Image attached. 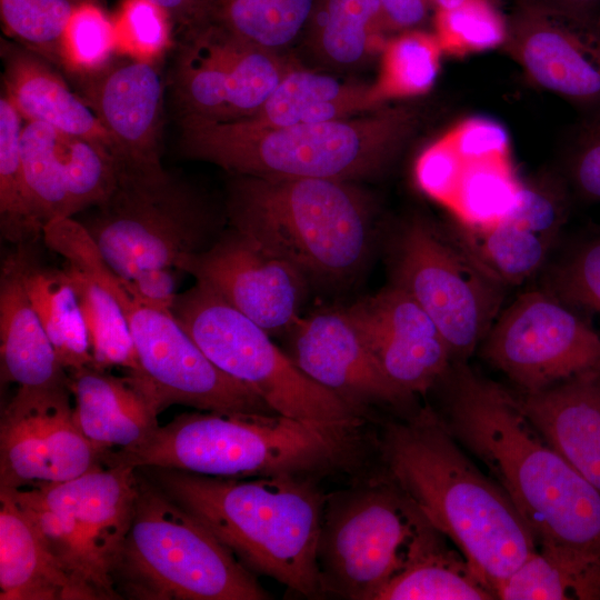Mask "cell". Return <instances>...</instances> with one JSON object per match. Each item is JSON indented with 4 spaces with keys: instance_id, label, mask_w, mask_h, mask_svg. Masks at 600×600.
Instances as JSON below:
<instances>
[{
    "instance_id": "cell-2",
    "label": "cell",
    "mask_w": 600,
    "mask_h": 600,
    "mask_svg": "<svg viewBox=\"0 0 600 600\" xmlns=\"http://www.w3.org/2000/svg\"><path fill=\"white\" fill-rule=\"evenodd\" d=\"M382 454L397 486L494 596L537 551L532 531L506 492L468 459L432 409L389 424Z\"/></svg>"
},
{
    "instance_id": "cell-16",
    "label": "cell",
    "mask_w": 600,
    "mask_h": 600,
    "mask_svg": "<svg viewBox=\"0 0 600 600\" xmlns=\"http://www.w3.org/2000/svg\"><path fill=\"white\" fill-rule=\"evenodd\" d=\"M70 396L17 390L0 419V489L63 482L107 463L111 450L83 434Z\"/></svg>"
},
{
    "instance_id": "cell-23",
    "label": "cell",
    "mask_w": 600,
    "mask_h": 600,
    "mask_svg": "<svg viewBox=\"0 0 600 600\" xmlns=\"http://www.w3.org/2000/svg\"><path fill=\"white\" fill-rule=\"evenodd\" d=\"M74 417L83 434L109 450H130L147 442L159 428L162 411L143 377H119L94 366L68 371Z\"/></svg>"
},
{
    "instance_id": "cell-30",
    "label": "cell",
    "mask_w": 600,
    "mask_h": 600,
    "mask_svg": "<svg viewBox=\"0 0 600 600\" xmlns=\"http://www.w3.org/2000/svg\"><path fill=\"white\" fill-rule=\"evenodd\" d=\"M439 531L428 522L417 537L404 566L388 581L376 600H487L496 599L469 569L443 549Z\"/></svg>"
},
{
    "instance_id": "cell-45",
    "label": "cell",
    "mask_w": 600,
    "mask_h": 600,
    "mask_svg": "<svg viewBox=\"0 0 600 600\" xmlns=\"http://www.w3.org/2000/svg\"><path fill=\"white\" fill-rule=\"evenodd\" d=\"M570 173L583 197L600 201V108L580 128L571 154Z\"/></svg>"
},
{
    "instance_id": "cell-44",
    "label": "cell",
    "mask_w": 600,
    "mask_h": 600,
    "mask_svg": "<svg viewBox=\"0 0 600 600\" xmlns=\"http://www.w3.org/2000/svg\"><path fill=\"white\" fill-rule=\"evenodd\" d=\"M444 133L462 159L510 154L509 136L494 120L470 118Z\"/></svg>"
},
{
    "instance_id": "cell-38",
    "label": "cell",
    "mask_w": 600,
    "mask_h": 600,
    "mask_svg": "<svg viewBox=\"0 0 600 600\" xmlns=\"http://www.w3.org/2000/svg\"><path fill=\"white\" fill-rule=\"evenodd\" d=\"M600 599V578L543 550L532 552L496 589L503 600Z\"/></svg>"
},
{
    "instance_id": "cell-27",
    "label": "cell",
    "mask_w": 600,
    "mask_h": 600,
    "mask_svg": "<svg viewBox=\"0 0 600 600\" xmlns=\"http://www.w3.org/2000/svg\"><path fill=\"white\" fill-rule=\"evenodd\" d=\"M383 106L372 83L340 79L298 62L253 114L234 122L251 128L292 127L357 117Z\"/></svg>"
},
{
    "instance_id": "cell-19",
    "label": "cell",
    "mask_w": 600,
    "mask_h": 600,
    "mask_svg": "<svg viewBox=\"0 0 600 600\" xmlns=\"http://www.w3.org/2000/svg\"><path fill=\"white\" fill-rule=\"evenodd\" d=\"M77 79L81 98L112 138L119 171L164 172L161 162L163 83L157 62L123 56Z\"/></svg>"
},
{
    "instance_id": "cell-39",
    "label": "cell",
    "mask_w": 600,
    "mask_h": 600,
    "mask_svg": "<svg viewBox=\"0 0 600 600\" xmlns=\"http://www.w3.org/2000/svg\"><path fill=\"white\" fill-rule=\"evenodd\" d=\"M78 4L72 0H0L3 31L26 49L61 67L64 33Z\"/></svg>"
},
{
    "instance_id": "cell-35",
    "label": "cell",
    "mask_w": 600,
    "mask_h": 600,
    "mask_svg": "<svg viewBox=\"0 0 600 600\" xmlns=\"http://www.w3.org/2000/svg\"><path fill=\"white\" fill-rule=\"evenodd\" d=\"M64 136L48 124L24 120L22 171L30 214L41 236L50 221L71 218L62 154Z\"/></svg>"
},
{
    "instance_id": "cell-47",
    "label": "cell",
    "mask_w": 600,
    "mask_h": 600,
    "mask_svg": "<svg viewBox=\"0 0 600 600\" xmlns=\"http://www.w3.org/2000/svg\"><path fill=\"white\" fill-rule=\"evenodd\" d=\"M391 34L419 29L434 11L432 0H379Z\"/></svg>"
},
{
    "instance_id": "cell-50",
    "label": "cell",
    "mask_w": 600,
    "mask_h": 600,
    "mask_svg": "<svg viewBox=\"0 0 600 600\" xmlns=\"http://www.w3.org/2000/svg\"><path fill=\"white\" fill-rule=\"evenodd\" d=\"M436 9L451 10L460 7L469 0H432Z\"/></svg>"
},
{
    "instance_id": "cell-40",
    "label": "cell",
    "mask_w": 600,
    "mask_h": 600,
    "mask_svg": "<svg viewBox=\"0 0 600 600\" xmlns=\"http://www.w3.org/2000/svg\"><path fill=\"white\" fill-rule=\"evenodd\" d=\"M434 36L443 53L463 57L503 46L508 22L491 0H469L451 10L434 9Z\"/></svg>"
},
{
    "instance_id": "cell-7",
    "label": "cell",
    "mask_w": 600,
    "mask_h": 600,
    "mask_svg": "<svg viewBox=\"0 0 600 600\" xmlns=\"http://www.w3.org/2000/svg\"><path fill=\"white\" fill-rule=\"evenodd\" d=\"M137 471L131 526L112 572L120 599L270 598L254 573L206 526Z\"/></svg>"
},
{
    "instance_id": "cell-48",
    "label": "cell",
    "mask_w": 600,
    "mask_h": 600,
    "mask_svg": "<svg viewBox=\"0 0 600 600\" xmlns=\"http://www.w3.org/2000/svg\"><path fill=\"white\" fill-rule=\"evenodd\" d=\"M580 20L600 26V0H532Z\"/></svg>"
},
{
    "instance_id": "cell-49",
    "label": "cell",
    "mask_w": 600,
    "mask_h": 600,
    "mask_svg": "<svg viewBox=\"0 0 600 600\" xmlns=\"http://www.w3.org/2000/svg\"><path fill=\"white\" fill-rule=\"evenodd\" d=\"M160 7L170 18L172 24L183 31L193 21L201 0H149Z\"/></svg>"
},
{
    "instance_id": "cell-32",
    "label": "cell",
    "mask_w": 600,
    "mask_h": 600,
    "mask_svg": "<svg viewBox=\"0 0 600 600\" xmlns=\"http://www.w3.org/2000/svg\"><path fill=\"white\" fill-rule=\"evenodd\" d=\"M316 0H201L191 22L214 27L262 49L289 54L299 44ZM188 27V28H189Z\"/></svg>"
},
{
    "instance_id": "cell-42",
    "label": "cell",
    "mask_w": 600,
    "mask_h": 600,
    "mask_svg": "<svg viewBox=\"0 0 600 600\" xmlns=\"http://www.w3.org/2000/svg\"><path fill=\"white\" fill-rule=\"evenodd\" d=\"M113 21L121 56L158 62L172 44L169 16L149 0H122Z\"/></svg>"
},
{
    "instance_id": "cell-10",
    "label": "cell",
    "mask_w": 600,
    "mask_h": 600,
    "mask_svg": "<svg viewBox=\"0 0 600 600\" xmlns=\"http://www.w3.org/2000/svg\"><path fill=\"white\" fill-rule=\"evenodd\" d=\"M86 211L77 220L109 268L128 281L144 270L177 269L222 233L221 217L209 200L167 171H119L112 193Z\"/></svg>"
},
{
    "instance_id": "cell-28",
    "label": "cell",
    "mask_w": 600,
    "mask_h": 600,
    "mask_svg": "<svg viewBox=\"0 0 600 600\" xmlns=\"http://www.w3.org/2000/svg\"><path fill=\"white\" fill-rule=\"evenodd\" d=\"M0 600H83L38 529L0 490Z\"/></svg>"
},
{
    "instance_id": "cell-26",
    "label": "cell",
    "mask_w": 600,
    "mask_h": 600,
    "mask_svg": "<svg viewBox=\"0 0 600 600\" xmlns=\"http://www.w3.org/2000/svg\"><path fill=\"white\" fill-rule=\"evenodd\" d=\"M517 402L539 434L600 490V376L523 392Z\"/></svg>"
},
{
    "instance_id": "cell-33",
    "label": "cell",
    "mask_w": 600,
    "mask_h": 600,
    "mask_svg": "<svg viewBox=\"0 0 600 600\" xmlns=\"http://www.w3.org/2000/svg\"><path fill=\"white\" fill-rule=\"evenodd\" d=\"M87 322L93 366L143 377L127 321L111 291L80 263L63 259ZM144 378V377H143Z\"/></svg>"
},
{
    "instance_id": "cell-12",
    "label": "cell",
    "mask_w": 600,
    "mask_h": 600,
    "mask_svg": "<svg viewBox=\"0 0 600 600\" xmlns=\"http://www.w3.org/2000/svg\"><path fill=\"white\" fill-rule=\"evenodd\" d=\"M392 283L431 318L452 362L466 361L500 313L504 287L463 244L429 220L404 221L390 248Z\"/></svg>"
},
{
    "instance_id": "cell-9",
    "label": "cell",
    "mask_w": 600,
    "mask_h": 600,
    "mask_svg": "<svg viewBox=\"0 0 600 600\" xmlns=\"http://www.w3.org/2000/svg\"><path fill=\"white\" fill-rule=\"evenodd\" d=\"M137 468L102 464L68 481L6 490L83 600L120 599L112 572L131 526Z\"/></svg>"
},
{
    "instance_id": "cell-13",
    "label": "cell",
    "mask_w": 600,
    "mask_h": 600,
    "mask_svg": "<svg viewBox=\"0 0 600 600\" xmlns=\"http://www.w3.org/2000/svg\"><path fill=\"white\" fill-rule=\"evenodd\" d=\"M396 489L377 484L326 500L318 548L322 591L376 600L404 566L428 520Z\"/></svg>"
},
{
    "instance_id": "cell-25",
    "label": "cell",
    "mask_w": 600,
    "mask_h": 600,
    "mask_svg": "<svg viewBox=\"0 0 600 600\" xmlns=\"http://www.w3.org/2000/svg\"><path fill=\"white\" fill-rule=\"evenodd\" d=\"M24 246H16L0 271L1 379L23 390L69 388V376L29 299L22 279Z\"/></svg>"
},
{
    "instance_id": "cell-4",
    "label": "cell",
    "mask_w": 600,
    "mask_h": 600,
    "mask_svg": "<svg viewBox=\"0 0 600 600\" xmlns=\"http://www.w3.org/2000/svg\"><path fill=\"white\" fill-rule=\"evenodd\" d=\"M410 107L386 104L357 117L282 128L181 118L186 157L232 174L356 182L383 172L417 128Z\"/></svg>"
},
{
    "instance_id": "cell-41",
    "label": "cell",
    "mask_w": 600,
    "mask_h": 600,
    "mask_svg": "<svg viewBox=\"0 0 600 600\" xmlns=\"http://www.w3.org/2000/svg\"><path fill=\"white\" fill-rule=\"evenodd\" d=\"M117 53L113 19L97 1L79 3L64 33L61 67L74 77L87 76L104 68Z\"/></svg>"
},
{
    "instance_id": "cell-15",
    "label": "cell",
    "mask_w": 600,
    "mask_h": 600,
    "mask_svg": "<svg viewBox=\"0 0 600 600\" xmlns=\"http://www.w3.org/2000/svg\"><path fill=\"white\" fill-rule=\"evenodd\" d=\"M299 61L214 27L184 30L173 73L182 117L237 121L253 114Z\"/></svg>"
},
{
    "instance_id": "cell-8",
    "label": "cell",
    "mask_w": 600,
    "mask_h": 600,
    "mask_svg": "<svg viewBox=\"0 0 600 600\" xmlns=\"http://www.w3.org/2000/svg\"><path fill=\"white\" fill-rule=\"evenodd\" d=\"M42 239L62 259L88 269L114 296L127 321L141 372L153 388L162 410L171 404H183L200 411L274 413L249 387L217 368L171 310L147 303L126 279L113 272L79 220L50 221Z\"/></svg>"
},
{
    "instance_id": "cell-6",
    "label": "cell",
    "mask_w": 600,
    "mask_h": 600,
    "mask_svg": "<svg viewBox=\"0 0 600 600\" xmlns=\"http://www.w3.org/2000/svg\"><path fill=\"white\" fill-rule=\"evenodd\" d=\"M353 431L279 413L186 412L142 446L111 450L108 464L161 467L227 478L307 477L343 461Z\"/></svg>"
},
{
    "instance_id": "cell-34",
    "label": "cell",
    "mask_w": 600,
    "mask_h": 600,
    "mask_svg": "<svg viewBox=\"0 0 600 600\" xmlns=\"http://www.w3.org/2000/svg\"><path fill=\"white\" fill-rule=\"evenodd\" d=\"M522 186L510 154L462 159L447 209L458 226L486 227L502 219L514 208Z\"/></svg>"
},
{
    "instance_id": "cell-14",
    "label": "cell",
    "mask_w": 600,
    "mask_h": 600,
    "mask_svg": "<svg viewBox=\"0 0 600 600\" xmlns=\"http://www.w3.org/2000/svg\"><path fill=\"white\" fill-rule=\"evenodd\" d=\"M482 356L523 392L600 376V337L548 291L524 292L500 311Z\"/></svg>"
},
{
    "instance_id": "cell-51",
    "label": "cell",
    "mask_w": 600,
    "mask_h": 600,
    "mask_svg": "<svg viewBox=\"0 0 600 600\" xmlns=\"http://www.w3.org/2000/svg\"><path fill=\"white\" fill-rule=\"evenodd\" d=\"M72 1H74L77 3H81V2H84V1H97V0H72Z\"/></svg>"
},
{
    "instance_id": "cell-11",
    "label": "cell",
    "mask_w": 600,
    "mask_h": 600,
    "mask_svg": "<svg viewBox=\"0 0 600 600\" xmlns=\"http://www.w3.org/2000/svg\"><path fill=\"white\" fill-rule=\"evenodd\" d=\"M171 312L217 368L277 413L331 429L360 424L362 410L310 379L271 334L204 284L179 292Z\"/></svg>"
},
{
    "instance_id": "cell-36",
    "label": "cell",
    "mask_w": 600,
    "mask_h": 600,
    "mask_svg": "<svg viewBox=\"0 0 600 600\" xmlns=\"http://www.w3.org/2000/svg\"><path fill=\"white\" fill-rule=\"evenodd\" d=\"M442 53L434 33L411 29L389 36L372 82L376 99L388 104L429 92L438 78Z\"/></svg>"
},
{
    "instance_id": "cell-46",
    "label": "cell",
    "mask_w": 600,
    "mask_h": 600,
    "mask_svg": "<svg viewBox=\"0 0 600 600\" xmlns=\"http://www.w3.org/2000/svg\"><path fill=\"white\" fill-rule=\"evenodd\" d=\"M177 269H149L140 272L129 284L133 291L147 303L171 310L177 292Z\"/></svg>"
},
{
    "instance_id": "cell-37",
    "label": "cell",
    "mask_w": 600,
    "mask_h": 600,
    "mask_svg": "<svg viewBox=\"0 0 600 600\" xmlns=\"http://www.w3.org/2000/svg\"><path fill=\"white\" fill-rule=\"evenodd\" d=\"M24 119L2 94L0 98V228L14 246L42 238L30 214L21 159Z\"/></svg>"
},
{
    "instance_id": "cell-20",
    "label": "cell",
    "mask_w": 600,
    "mask_h": 600,
    "mask_svg": "<svg viewBox=\"0 0 600 600\" xmlns=\"http://www.w3.org/2000/svg\"><path fill=\"white\" fill-rule=\"evenodd\" d=\"M389 381L408 399L437 384L452 363L449 346L424 310L390 284L346 308Z\"/></svg>"
},
{
    "instance_id": "cell-31",
    "label": "cell",
    "mask_w": 600,
    "mask_h": 600,
    "mask_svg": "<svg viewBox=\"0 0 600 600\" xmlns=\"http://www.w3.org/2000/svg\"><path fill=\"white\" fill-rule=\"evenodd\" d=\"M24 246L22 279L29 299L68 371L93 366L87 322L77 291L63 268L38 263Z\"/></svg>"
},
{
    "instance_id": "cell-3",
    "label": "cell",
    "mask_w": 600,
    "mask_h": 600,
    "mask_svg": "<svg viewBox=\"0 0 600 600\" xmlns=\"http://www.w3.org/2000/svg\"><path fill=\"white\" fill-rule=\"evenodd\" d=\"M137 469L251 572L307 597L322 591L318 548L327 498L306 477L241 480L172 468Z\"/></svg>"
},
{
    "instance_id": "cell-24",
    "label": "cell",
    "mask_w": 600,
    "mask_h": 600,
    "mask_svg": "<svg viewBox=\"0 0 600 600\" xmlns=\"http://www.w3.org/2000/svg\"><path fill=\"white\" fill-rule=\"evenodd\" d=\"M0 51L3 62L2 94L26 121L41 122L63 134L101 144L117 160L112 138L93 110L69 88L53 64L24 47L6 40H1Z\"/></svg>"
},
{
    "instance_id": "cell-29",
    "label": "cell",
    "mask_w": 600,
    "mask_h": 600,
    "mask_svg": "<svg viewBox=\"0 0 600 600\" xmlns=\"http://www.w3.org/2000/svg\"><path fill=\"white\" fill-rule=\"evenodd\" d=\"M390 34L379 0H316L300 43L316 64L344 71L380 56Z\"/></svg>"
},
{
    "instance_id": "cell-5",
    "label": "cell",
    "mask_w": 600,
    "mask_h": 600,
    "mask_svg": "<svg viewBox=\"0 0 600 600\" xmlns=\"http://www.w3.org/2000/svg\"><path fill=\"white\" fill-rule=\"evenodd\" d=\"M233 176L226 200L230 227L291 263L309 282L342 287L364 269L376 211L354 182Z\"/></svg>"
},
{
    "instance_id": "cell-18",
    "label": "cell",
    "mask_w": 600,
    "mask_h": 600,
    "mask_svg": "<svg viewBox=\"0 0 600 600\" xmlns=\"http://www.w3.org/2000/svg\"><path fill=\"white\" fill-rule=\"evenodd\" d=\"M503 47L533 83L600 108V26L528 1L508 22Z\"/></svg>"
},
{
    "instance_id": "cell-21",
    "label": "cell",
    "mask_w": 600,
    "mask_h": 600,
    "mask_svg": "<svg viewBox=\"0 0 600 600\" xmlns=\"http://www.w3.org/2000/svg\"><path fill=\"white\" fill-rule=\"evenodd\" d=\"M288 333L287 353L300 370L360 410L409 400L384 376L346 308L300 317Z\"/></svg>"
},
{
    "instance_id": "cell-22",
    "label": "cell",
    "mask_w": 600,
    "mask_h": 600,
    "mask_svg": "<svg viewBox=\"0 0 600 600\" xmlns=\"http://www.w3.org/2000/svg\"><path fill=\"white\" fill-rule=\"evenodd\" d=\"M567 218L559 184L523 182L514 208L497 222L454 231L476 259L503 284H518L544 263Z\"/></svg>"
},
{
    "instance_id": "cell-43",
    "label": "cell",
    "mask_w": 600,
    "mask_h": 600,
    "mask_svg": "<svg viewBox=\"0 0 600 600\" xmlns=\"http://www.w3.org/2000/svg\"><path fill=\"white\" fill-rule=\"evenodd\" d=\"M548 292L568 306L600 313V236L554 269Z\"/></svg>"
},
{
    "instance_id": "cell-1",
    "label": "cell",
    "mask_w": 600,
    "mask_h": 600,
    "mask_svg": "<svg viewBox=\"0 0 600 600\" xmlns=\"http://www.w3.org/2000/svg\"><path fill=\"white\" fill-rule=\"evenodd\" d=\"M441 379L444 424L496 476L541 550L600 570V490L539 437L504 388L466 361Z\"/></svg>"
},
{
    "instance_id": "cell-17",
    "label": "cell",
    "mask_w": 600,
    "mask_h": 600,
    "mask_svg": "<svg viewBox=\"0 0 600 600\" xmlns=\"http://www.w3.org/2000/svg\"><path fill=\"white\" fill-rule=\"evenodd\" d=\"M177 269L271 336L288 332L298 321L309 282L291 263L232 227Z\"/></svg>"
}]
</instances>
